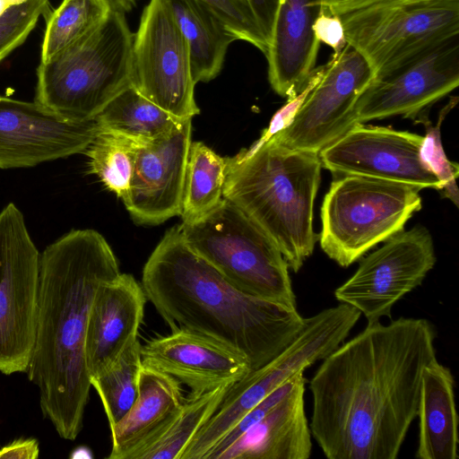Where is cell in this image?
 <instances>
[{
    "label": "cell",
    "instance_id": "obj_1",
    "mask_svg": "<svg viewBox=\"0 0 459 459\" xmlns=\"http://www.w3.org/2000/svg\"><path fill=\"white\" fill-rule=\"evenodd\" d=\"M424 318L368 324L323 359L309 382L310 430L329 459H395L418 414L425 367L437 358Z\"/></svg>",
    "mask_w": 459,
    "mask_h": 459
},
{
    "label": "cell",
    "instance_id": "obj_2",
    "mask_svg": "<svg viewBox=\"0 0 459 459\" xmlns=\"http://www.w3.org/2000/svg\"><path fill=\"white\" fill-rule=\"evenodd\" d=\"M119 273L111 247L91 229L69 231L40 255L36 334L26 373L39 388L43 417L66 440L82 430L91 387L84 357L90 309L99 287Z\"/></svg>",
    "mask_w": 459,
    "mask_h": 459
},
{
    "label": "cell",
    "instance_id": "obj_3",
    "mask_svg": "<svg viewBox=\"0 0 459 459\" xmlns=\"http://www.w3.org/2000/svg\"><path fill=\"white\" fill-rule=\"evenodd\" d=\"M142 287L170 327L212 338L243 354L251 369L280 354L301 331L297 309L247 295L186 242L178 226L164 234L144 264Z\"/></svg>",
    "mask_w": 459,
    "mask_h": 459
},
{
    "label": "cell",
    "instance_id": "obj_4",
    "mask_svg": "<svg viewBox=\"0 0 459 459\" xmlns=\"http://www.w3.org/2000/svg\"><path fill=\"white\" fill-rule=\"evenodd\" d=\"M225 161L223 197L249 216L277 246L289 268L299 272L316 239L313 212L321 178L318 153L270 138Z\"/></svg>",
    "mask_w": 459,
    "mask_h": 459
},
{
    "label": "cell",
    "instance_id": "obj_5",
    "mask_svg": "<svg viewBox=\"0 0 459 459\" xmlns=\"http://www.w3.org/2000/svg\"><path fill=\"white\" fill-rule=\"evenodd\" d=\"M126 13L111 11L91 34L40 62L35 101L69 121H89L132 85L133 44Z\"/></svg>",
    "mask_w": 459,
    "mask_h": 459
},
{
    "label": "cell",
    "instance_id": "obj_6",
    "mask_svg": "<svg viewBox=\"0 0 459 459\" xmlns=\"http://www.w3.org/2000/svg\"><path fill=\"white\" fill-rule=\"evenodd\" d=\"M178 226L188 246L236 289L297 309L290 268L281 252L236 204L223 197L201 219Z\"/></svg>",
    "mask_w": 459,
    "mask_h": 459
},
{
    "label": "cell",
    "instance_id": "obj_7",
    "mask_svg": "<svg viewBox=\"0 0 459 459\" xmlns=\"http://www.w3.org/2000/svg\"><path fill=\"white\" fill-rule=\"evenodd\" d=\"M420 187L357 175L334 176L321 206L319 243L348 267L380 242L404 230L421 209Z\"/></svg>",
    "mask_w": 459,
    "mask_h": 459
},
{
    "label": "cell",
    "instance_id": "obj_8",
    "mask_svg": "<svg viewBox=\"0 0 459 459\" xmlns=\"http://www.w3.org/2000/svg\"><path fill=\"white\" fill-rule=\"evenodd\" d=\"M339 16L376 74L459 34V0H378Z\"/></svg>",
    "mask_w": 459,
    "mask_h": 459
},
{
    "label": "cell",
    "instance_id": "obj_9",
    "mask_svg": "<svg viewBox=\"0 0 459 459\" xmlns=\"http://www.w3.org/2000/svg\"><path fill=\"white\" fill-rule=\"evenodd\" d=\"M40 255L23 214L0 211V372L26 373L36 334Z\"/></svg>",
    "mask_w": 459,
    "mask_h": 459
},
{
    "label": "cell",
    "instance_id": "obj_10",
    "mask_svg": "<svg viewBox=\"0 0 459 459\" xmlns=\"http://www.w3.org/2000/svg\"><path fill=\"white\" fill-rule=\"evenodd\" d=\"M343 339L342 329L327 315L305 317L301 331L288 347L229 387L216 412L197 431L179 459H204L246 413L282 384L327 357Z\"/></svg>",
    "mask_w": 459,
    "mask_h": 459
},
{
    "label": "cell",
    "instance_id": "obj_11",
    "mask_svg": "<svg viewBox=\"0 0 459 459\" xmlns=\"http://www.w3.org/2000/svg\"><path fill=\"white\" fill-rule=\"evenodd\" d=\"M195 84L169 0H150L134 36L132 86L172 116L187 119L200 113Z\"/></svg>",
    "mask_w": 459,
    "mask_h": 459
},
{
    "label": "cell",
    "instance_id": "obj_12",
    "mask_svg": "<svg viewBox=\"0 0 459 459\" xmlns=\"http://www.w3.org/2000/svg\"><path fill=\"white\" fill-rule=\"evenodd\" d=\"M436 255L429 230H402L365 257L355 273L334 290L340 303L365 316L368 324L391 317L394 305L420 286L434 267Z\"/></svg>",
    "mask_w": 459,
    "mask_h": 459
},
{
    "label": "cell",
    "instance_id": "obj_13",
    "mask_svg": "<svg viewBox=\"0 0 459 459\" xmlns=\"http://www.w3.org/2000/svg\"><path fill=\"white\" fill-rule=\"evenodd\" d=\"M459 84V34L375 74L359 97L351 126L393 116L414 118Z\"/></svg>",
    "mask_w": 459,
    "mask_h": 459
},
{
    "label": "cell",
    "instance_id": "obj_14",
    "mask_svg": "<svg viewBox=\"0 0 459 459\" xmlns=\"http://www.w3.org/2000/svg\"><path fill=\"white\" fill-rule=\"evenodd\" d=\"M375 74L366 57L347 43L325 65L322 78L291 123L271 138L292 149L318 153L351 127L355 104Z\"/></svg>",
    "mask_w": 459,
    "mask_h": 459
},
{
    "label": "cell",
    "instance_id": "obj_15",
    "mask_svg": "<svg viewBox=\"0 0 459 459\" xmlns=\"http://www.w3.org/2000/svg\"><path fill=\"white\" fill-rule=\"evenodd\" d=\"M422 141L415 133L356 123L318 155L333 176L357 175L440 191L441 182L421 157Z\"/></svg>",
    "mask_w": 459,
    "mask_h": 459
},
{
    "label": "cell",
    "instance_id": "obj_16",
    "mask_svg": "<svg viewBox=\"0 0 459 459\" xmlns=\"http://www.w3.org/2000/svg\"><path fill=\"white\" fill-rule=\"evenodd\" d=\"M100 132L95 119L69 121L36 101L0 96V169L30 168L84 152Z\"/></svg>",
    "mask_w": 459,
    "mask_h": 459
},
{
    "label": "cell",
    "instance_id": "obj_17",
    "mask_svg": "<svg viewBox=\"0 0 459 459\" xmlns=\"http://www.w3.org/2000/svg\"><path fill=\"white\" fill-rule=\"evenodd\" d=\"M191 134L187 118L169 135L138 147L129 188L121 198L136 223L158 225L180 215Z\"/></svg>",
    "mask_w": 459,
    "mask_h": 459
},
{
    "label": "cell",
    "instance_id": "obj_18",
    "mask_svg": "<svg viewBox=\"0 0 459 459\" xmlns=\"http://www.w3.org/2000/svg\"><path fill=\"white\" fill-rule=\"evenodd\" d=\"M143 365L176 378L200 395L232 385L251 369L247 359L197 332L179 328L141 345Z\"/></svg>",
    "mask_w": 459,
    "mask_h": 459
},
{
    "label": "cell",
    "instance_id": "obj_19",
    "mask_svg": "<svg viewBox=\"0 0 459 459\" xmlns=\"http://www.w3.org/2000/svg\"><path fill=\"white\" fill-rule=\"evenodd\" d=\"M146 301L142 284L128 273H120L99 287L90 309L84 341L90 377L105 372L138 340Z\"/></svg>",
    "mask_w": 459,
    "mask_h": 459
},
{
    "label": "cell",
    "instance_id": "obj_20",
    "mask_svg": "<svg viewBox=\"0 0 459 459\" xmlns=\"http://www.w3.org/2000/svg\"><path fill=\"white\" fill-rule=\"evenodd\" d=\"M324 9L321 0H281L265 55L268 78L281 97L295 96L315 69L320 43L313 24Z\"/></svg>",
    "mask_w": 459,
    "mask_h": 459
},
{
    "label": "cell",
    "instance_id": "obj_21",
    "mask_svg": "<svg viewBox=\"0 0 459 459\" xmlns=\"http://www.w3.org/2000/svg\"><path fill=\"white\" fill-rule=\"evenodd\" d=\"M306 378L264 418L225 448L217 459H307L311 430L305 412Z\"/></svg>",
    "mask_w": 459,
    "mask_h": 459
},
{
    "label": "cell",
    "instance_id": "obj_22",
    "mask_svg": "<svg viewBox=\"0 0 459 459\" xmlns=\"http://www.w3.org/2000/svg\"><path fill=\"white\" fill-rule=\"evenodd\" d=\"M181 385L171 376L143 365L134 403L110 428L108 459H131L167 429L186 398Z\"/></svg>",
    "mask_w": 459,
    "mask_h": 459
},
{
    "label": "cell",
    "instance_id": "obj_23",
    "mask_svg": "<svg viewBox=\"0 0 459 459\" xmlns=\"http://www.w3.org/2000/svg\"><path fill=\"white\" fill-rule=\"evenodd\" d=\"M449 368L431 360L424 368L418 406V459L458 458V414Z\"/></svg>",
    "mask_w": 459,
    "mask_h": 459
},
{
    "label": "cell",
    "instance_id": "obj_24",
    "mask_svg": "<svg viewBox=\"0 0 459 459\" xmlns=\"http://www.w3.org/2000/svg\"><path fill=\"white\" fill-rule=\"evenodd\" d=\"M186 41L193 79L207 82L221 71L229 46L237 38L199 0H169Z\"/></svg>",
    "mask_w": 459,
    "mask_h": 459
},
{
    "label": "cell",
    "instance_id": "obj_25",
    "mask_svg": "<svg viewBox=\"0 0 459 459\" xmlns=\"http://www.w3.org/2000/svg\"><path fill=\"white\" fill-rule=\"evenodd\" d=\"M186 119L168 113L130 85L97 115L100 131L125 136L143 145L169 135Z\"/></svg>",
    "mask_w": 459,
    "mask_h": 459
},
{
    "label": "cell",
    "instance_id": "obj_26",
    "mask_svg": "<svg viewBox=\"0 0 459 459\" xmlns=\"http://www.w3.org/2000/svg\"><path fill=\"white\" fill-rule=\"evenodd\" d=\"M225 175V158L202 142L191 143L180 213L182 222H194L220 204Z\"/></svg>",
    "mask_w": 459,
    "mask_h": 459
},
{
    "label": "cell",
    "instance_id": "obj_27",
    "mask_svg": "<svg viewBox=\"0 0 459 459\" xmlns=\"http://www.w3.org/2000/svg\"><path fill=\"white\" fill-rule=\"evenodd\" d=\"M230 385L185 398L167 429L131 459H179L197 431L216 412Z\"/></svg>",
    "mask_w": 459,
    "mask_h": 459
},
{
    "label": "cell",
    "instance_id": "obj_28",
    "mask_svg": "<svg viewBox=\"0 0 459 459\" xmlns=\"http://www.w3.org/2000/svg\"><path fill=\"white\" fill-rule=\"evenodd\" d=\"M111 8L106 0H63L45 16L40 62H47L95 30Z\"/></svg>",
    "mask_w": 459,
    "mask_h": 459
},
{
    "label": "cell",
    "instance_id": "obj_29",
    "mask_svg": "<svg viewBox=\"0 0 459 459\" xmlns=\"http://www.w3.org/2000/svg\"><path fill=\"white\" fill-rule=\"evenodd\" d=\"M141 343L135 341L105 372L90 377L106 412L109 429L115 426L134 403L143 368Z\"/></svg>",
    "mask_w": 459,
    "mask_h": 459
},
{
    "label": "cell",
    "instance_id": "obj_30",
    "mask_svg": "<svg viewBox=\"0 0 459 459\" xmlns=\"http://www.w3.org/2000/svg\"><path fill=\"white\" fill-rule=\"evenodd\" d=\"M139 146L125 136L100 131L84 151L89 173L122 198L129 188Z\"/></svg>",
    "mask_w": 459,
    "mask_h": 459
},
{
    "label": "cell",
    "instance_id": "obj_31",
    "mask_svg": "<svg viewBox=\"0 0 459 459\" xmlns=\"http://www.w3.org/2000/svg\"><path fill=\"white\" fill-rule=\"evenodd\" d=\"M455 105L449 103L444 108L440 115L438 123L433 126L431 123L420 117V121L426 126V135L420 149V154L429 169L435 174L442 184V195L451 200L454 204L458 205V187L456 178L459 175V167L456 162H453L446 157L441 143L440 125L446 113Z\"/></svg>",
    "mask_w": 459,
    "mask_h": 459
},
{
    "label": "cell",
    "instance_id": "obj_32",
    "mask_svg": "<svg viewBox=\"0 0 459 459\" xmlns=\"http://www.w3.org/2000/svg\"><path fill=\"white\" fill-rule=\"evenodd\" d=\"M50 13L48 0H25L0 16V61L21 46L41 15Z\"/></svg>",
    "mask_w": 459,
    "mask_h": 459
},
{
    "label": "cell",
    "instance_id": "obj_33",
    "mask_svg": "<svg viewBox=\"0 0 459 459\" xmlns=\"http://www.w3.org/2000/svg\"><path fill=\"white\" fill-rule=\"evenodd\" d=\"M225 25L237 39L245 40L264 55L268 42L262 33L247 0H199Z\"/></svg>",
    "mask_w": 459,
    "mask_h": 459
},
{
    "label": "cell",
    "instance_id": "obj_34",
    "mask_svg": "<svg viewBox=\"0 0 459 459\" xmlns=\"http://www.w3.org/2000/svg\"><path fill=\"white\" fill-rule=\"evenodd\" d=\"M303 373V372H300ZM282 384L273 391L247 413H246L204 455V459H217V456L233 441L247 431L251 426L264 418L271 410L280 403L295 386L300 374Z\"/></svg>",
    "mask_w": 459,
    "mask_h": 459
},
{
    "label": "cell",
    "instance_id": "obj_35",
    "mask_svg": "<svg viewBox=\"0 0 459 459\" xmlns=\"http://www.w3.org/2000/svg\"><path fill=\"white\" fill-rule=\"evenodd\" d=\"M324 72L325 65L316 67L311 72L300 91L295 96L288 99L286 104L273 115L268 127L264 130L262 135L255 144L264 143L274 134L285 129L291 123L307 95L319 82Z\"/></svg>",
    "mask_w": 459,
    "mask_h": 459
},
{
    "label": "cell",
    "instance_id": "obj_36",
    "mask_svg": "<svg viewBox=\"0 0 459 459\" xmlns=\"http://www.w3.org/2000/svg\"><path fill=\"white\" fill-rule=\"evenodd\" d=\"M313 32L319 41L340 52L347 44L344 27L338 14L322 10L313 24Z\"/></svg>",
    "mask_w": 459,
    "mask_h": 459
},
{
    "label": "cell",
    "instance_id": "obj_37",
    "mask_svg": "<svg viewBox=\"0 0 459 459\" xmlns=\"http://www.w3.org/2000/svg\"><path fill=\"white\" fill-rule=\"evenodd\" d=\"M280 1L247 0L268 46Z\"/></svg>",
    "mask_w": 459,
    "mask_h": 459
},
{
    "label": "cell",
    "instance_id": "obj_38",
    "mask_svg": "<svg viewBox=\"0 0 459 459\" xmlns=\"http://www.w3.org/2000/svg\"><path fill=\"white\" fill-rule=\"evenodd\" d=\"M39 455V442L33 437L14 439L0 448V458L36 459Z\"/></svg>",
    "mask_w": 459,
    "mask_h": 459
},
{
    "label": "cell",
    "instance_id": "obj_39",
    "mask_svg": "<svg viewBox=\"0 0 459 459\" xmlns=\"http://www.w3.org/2000/svg\"><path fill=\"white\" fill-rule=\"evenodd\" d=\"M378 0H321L324 8L334 14H343Z\"/></svg>",
    "mask_w": 459,
    "mask_h": 459
},
{
    "label": "cell",
    "instance_id": "obj_40",
    "mask_svg": "<svg viewBox=\"0 0 459 459\" xmlns=\"http://www.w3.org/2000/svg\"><path fill=\"white\" fill-rule=\"evenodd\" d=\"M112 11L124 13L130 12L136 4V0H106Z\"/></svg>",
    "mask_w": 459,
    "mask_h": 459
},
{
    "label": "cell",
    "instance_id": "obj_41",
    "mask_svg": "<svg viewBox=\"0 0 459 459\" xmlns=\"http://www.w3.org/2000/svg\"><path fill=\"white\" fill-rule=\"evenodd\" d=\"M25 0H0V16L12 5L22 3Z\"/></svg>",
    "mask_w": 459,
    "mask_h": 459
},
{
    "label": "cell",
    "instance_id": "obj_42",
    "mask_svg": "<svg viewBox=\"0 0 459 459\" xmlns=\"http://www.w3.org/2000/svg\"><path fill=\"white\" fill-rule=\"evenodd\" d=\"M415 1H429V0H415Z\"/></svg>",
    "mask_w": 459,
    "mask_h": 459
}]
</instances>
